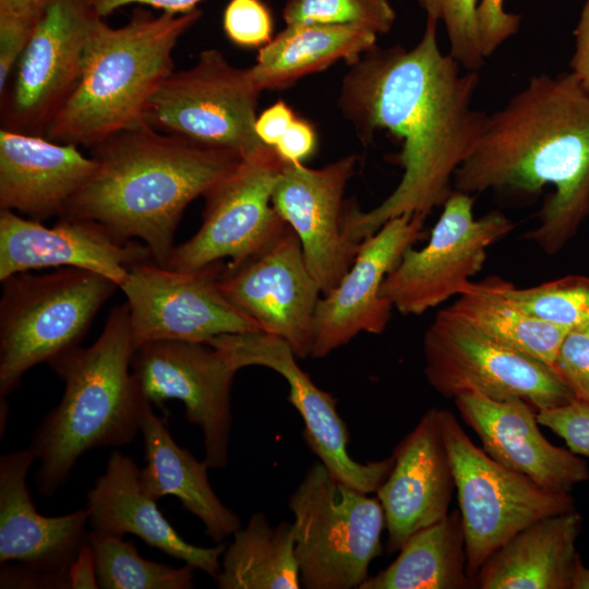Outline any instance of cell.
Segmentation results:
<instances>
[{
  "instance_id": "cell-1",
  "label": "cell",
  "mask_w": 589,
  "mask_h": 589,
  "mask_svg": "<svg viewBox=\"0 0 589 589\" xmlns=\"http://www.w3.org/2000/svg\"><path fill=\"white\" fill-rule=\"evenodd\" d=\"M426 19L410 48L376 45L350 62L338 106L366 145L386 130L401 142L399 183L381 204L361 211L346 205L344 230L360 244L402 214L426 218L454 191L453 178L478 143L485 115L473 108L479 72L464 69L437 40Z\"/></svg>"
},
{
  "instance_id": "cell-38",
  "label": "cell",
  "mask_w": 589,
  "mask_h": 589,
  "mask_svg": "<svg viewBox=\"0 0 589 589\" xmlns=\"http://www.w3.org/2000/svg\"><path fill=\"white\" fill-rule=\"evenodd\" d=\"M554 370L572 390L575 399L589 402V334L570 329L555 359Z\"/></svg>"
},
{
  "instance_id": "cell-39",
  "label": "cell",
  "mask_w": 589,
  "mask_h": 589,
  "mask_svg": "<svg viewBox=\"0 0 589 589\" xmlns=\"http://www.w3.org/2000/svg\"><path fill=\"white\" fill-rule=\"evenodd\" d=\"M503 5L504 0H480L478 4L479 45L484 59L518 31L520 15L506 12Z\"/></svg>"
},
{
  "instance_id": "cell-18",
  "label": "cell",
  "mask_w": 589,
  "mask_h": 589,
  "mask_svg": "<svg viewBox=\"0 0 589 589\" xmlns=\"http://www.w3.org/2000/svg\"><path fill=\"white\" fill-rule=\"evenodd\" d=\"M357 160L348 155L317 169L285 163L273 190L272 204L296 232L322 296L336 287L361 244L349 241L344 230V195Z\"/></svg>"
},
{
  "instance_id": "cell-4",
  "label": "cell",
  "mask_w": 589,
  "mask_h": 589,
  "mask_svg": "<svg viewBox=\"0 0 589 589\" xmlns=\"http://www.w3.org/2000/svg\"><path fill=\"white\" fill-rule=\"evenodd\" d=\"M129 306H115L93 345L75 347L49 365L64 383L60 402L40 421L28 448L39 460L37 492L52 496L88 450L130 444L151 404L131 369Z\"/></svg>"
},
{
  "instance_id": "cell-45",
  "label": "cell",
  "mask_w": 589,
  "mask_h": 589,
  "mask_svg": "<svg viewBox=\"0 0 589 589\" xmlns=\"http://www.w3.org/2000/svg\"><path fill=\"white\" fill-rule=\"evenodd\" d=\"M68 579L69 589L99 588L95 557L88 542L81 548L72 562Z\"/></svg>"
},
{
  "instance_id": "cell-6",
  "label": "cell",
  "mask_w": 589,
  "mask_h": 589,
  "mask_svg": "<svg viewBox=\"0 0 589 589\" xmlns=\"http://www.w3.org/2000/svg\"><path fill=\"white\" fill-rule=\"evenodd\" d=\"M1 283V398L33 366L79 347L98 310L119 288L103 275L73 267L19 273Z\"/></svg>"
},
{
  "instance_id": "cell-29",
  "label": "cell",
  "mask_w": 589,
  "mask_h": 589,
  "mask_svg": "<svg viewBox=\"0 0 589 589\" xmlns=\"http://www.w3.org/2000/svg\"><path fill=\"white\" fill-rule=\"evenodd\" d=\"M396 560L359 589L476 588L467 574L465 532L459 509L413 533Z\"/></svg>"
},
{
  "instance_id": "cell-33",
  "label": "cell",
  "mask_w": 589,
  "mask_h": 589,
  "mask_svg": "<svg viewBox=\"0 0 589 589\" xmlns=\"http://www.w3.org/2000/svg\"><path fill=\"white\" fill-rule=\"evenodd\" d=\"M491 280L502 296L539 318L569 330L589 326V276L569 275L528 288Z\"/></svg>"
},
{
  "instance_id": "cell-16",
  "label": "cell",
  "mask_w": 589,
  "mask_h": 589,
  "mask_svg": "<svg viewBox=\"0 0 589 589\" xmlns=\"http://www.w3.org/2000/svg\"><path fill=\"white\" fill-rule=\"evenodd\" d=\"M207 344L220 350L237 371L245 366H264L287 381L288 400L304 423L303 437L336 479L366 494L376 492L387 479L394 466L393 455L366 462L350 456L349 432L337 411V400L317 387L300 368L286 340L264 332H249L220 335Z\"/></svg>"
},
{
  "instance_id": "cell-2",
  "label": "cell",
  "mask_w": 589,
  "mask_h": 589,
  "mask_svg": "<svg viewBox=\"0 0 589 589\" xmlns=\"http://www.w3.org/2000/svg\"><path fill=\"white\" fill-rule=\"evenodd\" d=\"M546 184L538 225L526 237L560 252L589 217V94L572 73L539 74L501 109L485 115L453 188L533 195Z\"/></svg>"
},
{
  "instance_id": "cell-22",
  "label": "cell",
  "mask_w": 589,
  "mask_h": 589,
  "mask_svg": "<svg viewBox=\"0 0 589 589\" xmlns=\"http://www.w3.org/2000/svg\"><path fill=\"white\" fill-rule=\"evenodd\" d=\"M394 466L376 490L389 554L417 531L448 514L455 480L442 436L438 409H429L393 452Z\"/></svg>"
},
{
  "instance_id": "cell-24",
  "label": "cell",
  "mask_w": 589,
  "mask_h": 589,
  "mask_svg": "<svg viewBox=\"0 0 589 589\" xmlns=\"http://www.w3.org/2000/svg\"><path fill=\"white\" fill-rule=\"evenodd\" d=\"M74 144L0 130V209L43 221L61 216L96 170Z\"/></svg>"
},
{
  "instance_id": "cell-28",
  "label": "cell",
  "mask_w": 589,
  "mask_h": 589,
  "mask_svg": "<svg viewBox=\"0 0 589 589\" xmlns=\"http://www.w3.org/2000/svg\"><path fill=\"white\" fill-rule=\"evenodd\" d=\"M376 39L375 33L357 26H286L260 48L250 71L262 91L284 89L340 60L352 62L373 48Z\"/></svg>"
},
{
  "instance_id": "cell-10",
  "label": "cell",
  "mask_w": 589,
  "mask_h": 589,
  "mask_svg": "<svg viewBox=\"0 0 589 589\" xmlns=\"http://www.w3.org/2000/svg\"><path fill=\"white\" fill-rule=\"evenodd\" d=\"M262 92L250 68H236L211 48L194 65L173 70L164 80L143 121L159 132L245 157L266 146L254 129Z\"/></svg>"
},
{
  "instance_id": "cell-13",
  "label": "cell",
  "mask_w": 589,
  "mask_h": 589,
  "mask_svg": "<svg viewBox=\"0 0 589 589\" xmlns=\"http://www.w3.org/2000/svg\"><path fill=\"white\" fill-rule=\"evenodd\" d=\"M221 262L177 271L145 261L129 267L127 298L134 348L156 340L207 342L227 334L262 332L221 293Z\"/></svg>"
},
{
  "instance_id": "cell-3",
  "label": "cell",
  "mask_w": 589,
  "mask_h": 589,
  "mask_svg": "<svg viewBox=\"0 0 589 589\" xmlns=\"http://www.w3.org/2000/svg\"><path fill=\"white\" fill-rule=\"evenodd\" d=\"M97 167L60 217L104 225L123 242H144L167 266L185 207L231 172L242 156L143 123L92 147Z\"/></svg>"
},
{
  "instance_id": "cell-12",
  "label": "cell",
  "mask_w": 589,
  "mask_h": 589,
  "mask_svg": "<svg viewBox=\"0 0 589 589\" xmlns=\"http://www.w3.org/2000/svg\"><path fill=\"white\" fill-rule=\"evenodd\" d=\"M473 202L474 195L454 190L428 243L410 247L387 274L381 293L401 314L420 315L464 292L482 269L488 249L514 229L500 211L474 218Z\"/></svg>"
},
{
  "instance_id": "cell-14",
  "label": "cell",
  "mask_w": 589,
  "mask_h": 589,
  "mask_svg": "<svg viewBox=\"0 0 589 589\" xmlns=\"http://www.w3.org/2000/svg\"><path fill=\"white\" fill-rule=\"evenodd\" d=\"M100 17L87 0H51L1 95L3 129L45 135L80 80Z\"/></svg>"
},
{
  "instance_id": "cell-17",
  "label": "cell",
  "mask_w": 589,
  "mask_h": 589,
  "mask_svg": "<svg viewBox=\"0 0 589 589\" xmlns=\"http://www.w3.org/2000/svg\"><path fill=\"white\" fill-rule=\"evenodd\" d=\"M218 286L262 332L286 340L297 358L311 357L314 315L322 292L290 226L259 256L224 267Z\"/></svg>"
},
{
  "instance_id": "cell-11",
  "label": "cell",
  "mask_w": 589,
  "mask_h": 589,
  "mask_svg": "<svg viewBox=\"0 0 589 589\" xmlns=\"http://www.w3.org/2000/svg\"><path fill=\"white\" fill-rule=\"evenodd\" d=\"M284 165L267 145L243 157L204 194L201 227L175 247L166 267L194 271L226 257L238 266L268 250L287 227L272 204Z\"/></svg>"
},
{
  "instance_id": "cell-40",
  "label": "cell",
  "mask_w": 589,
  "mask_h": 589,
  "mask_svg": "<svg viewBox=\"0 0 589 589\" xmlns=\"http://www.w3.org/2000/svg\"><path fill=\"white\" fill-rule=\"evenodd\" d=\"M316 147V133L311 123L296 118L279 142L275 151L285 163L303 164Z\"/></svg>"
},
{
  "instance_id": "cell-42",
  "label": "cell",
  "mask_w": 589,
  "mask_h": 589,
  "mask_svg": "<svg viewBox=\"0 0 589 589\" xmlns=\"http://www.w3.org/2000/svg\"><path fill=\"white\" fill-rule=\"evenodd\" d=\"M294 119L292 109L285 101L279 100L257 115L254 124L255 133L262 143L275 147Z\"/></svg>"
},
{
  "instance_id": "cell-44",
  "label": "cell",
  "mask_w": 589,
  "mask_h": 589,
  "mask_svg": "<svg viewBox=\"0 0 589 589\" xmlns=\"http://www.w3.org/2000/svg\"><path fill=\"white\" fill-rule=\"evenodd\" d=\"M94 10L105 17L129 4H143L171 14H182L196 9L202 0H87Z\"/></svg>"
},
{
  "instance_id": "cell-35",
  "label": "cell",
  "mask_w": 589,
  "mask_h": 589,
  "mask_svg": "<svg viewBox=\"0 0 589 589\" xmlns=\"http://www.w3.org/2000/svg\"><path fill=\"white\" fill-rule=\"evenodd\" d=\"M426 19L443 22L449 55L466 70L479 71L484 63L477 23L480 0H417Z\"/></svg>"
},
{
  "instance_id": "cell-43",
  "label": "cell",
  "mask_w": 589,
  "mask_h": 589,
  "mask_svg": "<svg viewBox=\"0 0 589 589\" xmlns=\"http://www.w3.org/2000/svg\"><path fill=\"white\" fill-rule=\"evenodd\" d=\"M575 49L572 56L570 72L589 94V0H586L574 31Z\"/></svg>"
},
{
  "instance_id": "cell-37",
  "label": "cell",
  "mask_w": 589,
  "mask_h": 589,
  "mask_svg": "<svg viewBox=\"0 0 589 589\" xmlns=\"http://www.w3.org/2000/svg\"><path fill=\"white\" fill-rule=\"evenodd\" d=\"M537 420L563 438L574 454L589 457V402L574 399L537 411Z\"/></svg>"
},
{
  "instance_id": "cell-36",
  "label": "cell",
  "mask_w": 589,
  "mask_h": 589,
  "mask_svg": "<svg viewBox=\"0 0 589 589\" xmlns=\"http://www.w3.org/2000/svg\"><path fill=\"white\" fill-rule=\"evenodd\" d=\"M223 27L237 46L261 48L272 40L273 17L262 0H230L224 11Z\"/></svg>"
},
{
  "instance_id": "cell-34",
  "label": "cell",
  "mask_w": 589,
  "mask_h": 589,
  "mask_svg": "<svg viewBox=\"0 0 589 589\" xmlns=\"http://www.w3.org/2000/svg\"><path fill=\"white\" fill-rule=\"evenodd\" d=\"M281 15L286 26L347 25L377 36L388 33L396 21L389 0H287Z\"/></svg>"
},
{
  "instance_id": "cell-20",
  "label": "cell",
  "mask_w": 589,
  "mask_h": 589,
  "mask_svg": "<svg viewBox=\"0 0 589 589\" xmlns=\"http://www.w3.org/2000/svg\"><path fill=\"white\" fill-rule=\"evenodd\" d=\"M153 261L142 243L123 242L104 225L59 217L52 227L0 209V280L31 269L73 267L103 275L121 285L129 267Z\"/></svg>"
},
{
  "instance_id": "cell-8",
  "label": "cell",
  "mask_w": 589,
  "mask_h": 589,
  "mask_svg": "<svg viewBox=\"0 0 589 589\" xmlns=\"http://www.w3.org/2000/svg\"><path fill=\"white\" fill-rule=\"evenodd\" d=\"M465 532L467 574L473 579L498 548L527 526L575 509L570 493L542 488L479 448L448 409H438Z\"/></svg>"
},
{
  "instance_id": "cell-47",
  "label": "cell",
  "mask_w": 589,
  "mask_h": 589,
  "mask_svg": "<svg viewBox=\"0 0 589 589\" xmlns=\"http://www.w3.org/2000/svg\"><path fill=\"white\" fill-rule=\"evenodd\" d=\"M584 330H586V332L589 334V326H588L586 329H584Z\"/></svg>"
},
{
  "instance_id": "cell-7",
  "label": "cell",
  "mask_w": 589,
  "mask_h": 589,
  "mask_svg": "<svg viewBox=\"0 0 589 589\" xmlns=\"http://www.w3.org/2000/svg\"><path fill=\"white\" fill-rule=\"evenodd\" d=\"M294 552L301 587L360 588L382 554L385 515L380 500L313 464L290 495Z\"/></svg>"
},
{
  "instance_id": "cell-5",
  "label": "cell",
  "mask_w": 589,
  "mask_h": 589,
  "mask_svg": "<svg viewBox=\"0 0 589 589\" xmlns=\"http://www.w3.org/2000/svg\"><path fill=\"white\" fill-rule=\"evenodd\" d=\"M202 13L196 8L182 14L153 15L139 8L120 27L100 17L80 80L46 130V137L92 148L143 124L151 98L173 71L176 45Z\"/></svg>"
},
{
  "instance_id": "cell-26",
  "label": "cell",
  "mask_w": 589,
  "mask_h": 589,
  "mask_svg": "<svg viewBox=\"0 0 589 589\" xmlns=\"http://www.w3.org/2000/svg\"><path fill=\"white\" fill-rule=\"evenodd\" d=\"M582 521L575 508L527 526L490 555L474 577V587L572 589Z\"/></svg>"
},
{
  "instance_id": "cell-23",
  "label": "cell",
  "mask_w": 589,
  "mask_h": 589,
  "mask_svg": "<svg viewBox=\"0 0 589 589\" xmlns=\"http://www.w3.org/2000/svg\"><path fill=\"white\" fill-rule=\"evenodd\" d=\"M462 421L479 436L482 449L498 464L544 489L570 493L589 480L587 462L540 432L537 410L520 398L495 400L480 394L454 398Z\"/></svg>"
},
{
  "instance_id": "cell-30",
  "label": "cell",
  "mask_w": 589,
  "mask_h": 589,
  "mask_svg": "<svg viewBox=\"0 0 589 589\" xmlns=\"http://www.w3.org/2000/svg\"><path fill=\"white\" fill-rule=\"evenodd\" d=\"M226 546L220 572L215 578L220 589H298L301 587L294 552L292 522L273 527L263 513L253 514L245 527Z\"/></svg>"
},
{
  "instance_id": "cell-46",
  "label": "cell",
  "mask_w": 589,
  "mask_h": 589,
  "mask_svg": "<svg viewBox=\"0 0 589 589\" xmlns=\"http://www.w3.org/2000/svg\"><path fill=\"white\" fill-rule=\"evenodd\" d=\"M572 589H589V567L584 565L581 557L575 566Z\"/></svg>"
},
{
  "instance_id": "cell-9",
  "label": "cell",
  "mask_w": 589,
  "mask_h": 589,
  "mask_svg": "<svg viewBox=\"0 0 589 589\" xmlns=\"http://www.w3.org/2000/svg\"><path fill=\"white\" fill-rule=\"evenodd\" d=\"M423 354L426 382L446 398L468 393L520 398L537 411L575 399L553 368L492 339L447 308L425 329Z\"/></svg>"
},
{
  "instance_id": "cell-15",
  "label": "cell",
  "mask_w": 589,
  "mask_h": 589,
  "mask_svg": "<svg viewBox=\"0 0 589 589\" xmlns=\"http://www.w3.org/2000/svg\"><path fill=\"white\" fill-rule=\"evenodd\" d=\"M131 369L152 405L169 399L183 402L187 420L202 431L205 460L211 468L225 467L237 370L223 352L207 342L149 341L134 350Z\"/></svg>"
},
{
  "instance_id": "cell-25",
  "label": "cell",
  "mask_w": 589,
  "mask_h": 589,
  "mask_svg": "<svg viewBox=\"0 0 589 589\" xmlns=\"http://www.w3.org/2000/svg\"><path fill=\"white\" fill-rule=\"evenodd\" d=\"M92 530L123 537L134 534L148 545L200 569L214 579L220 572L226 544L194 545L177 532L140 485V468L121 452L109 456L104 473L87 492Z\"/></svg>"
},
{
  "instance_id": "cell-19",
  "label": "cell",
  "mask_w": 589,
  "mask_h": 589,
  "mask_svg": "<svg viewBox=\"0 0 589 589\" xmlns=\"http://www.w3.org/2000/svg\"><path fill=\"white\" fill-rule=\"evenodd\" d=\"M425 219L399 215L361 242L349 269L317 302L311 358L326 357L360 333L384 332L394 308L382 296V285L404 253L422 238Z\"/></svg>"
},
{
  "instance_id": "cell-27",
  "label": "cell",
  "mask_w": 589,
  "mask_h": 589,
  "mask_svg": "<svg viewBox=\"0 0 589 589\" xmlns=\"http://www.w3.org/2000/svg\"><path fill=\"white\" fill-rule=\"evenodd\" d=\"M141 434L145 458V467L140 469L142 491L154 501L168 495L177 497L183 508L201 520L204 533L217 543L232 536L241 520L212 488L208 462L176 443L152 404L145 411Z\"/></svg>"
},
{
  "instance_id": "cell-32",
  "label": "cell",
  "mask_w": 589,
  "mask_h": 589,
  "mask_svg": "<svg viewBox=\"0 0 589 589\" xmlns=\"http://www.w3.org/2000/svg\"><path fill=\"white\" fill-rule=\"evenodd\" d=\"M87 542L93 551L99 588L103 589H190L194 567H173L142 557L123 537L91 530Z\"/></svg>"
},
{
  "instance_id": "cell-41",
  "label": "cell",
  "mask_w": 589,
  "mask_h": 589,
  "mask_svg": "<svg viewBox=\"0 0 589 589\" xmlns=\"http://www.w3.org/2000/svg\"><path fill=\"white\" fill-rule=\"evenodd\" d=\"M51 0H0V29L33 34Z\"/></svg>"
},
{
  "instance_id": "cell-21",
  "label": "cell",
  "mask_w": 589,
  "mask_h": 589,
  "mask_svg": "<svg viewBox=\"0 0 589 589\" xmlns=\"http://www.w3.org/2000/svg\"><path fill=\"white\" fill-rule=\"evenodd\" d=\"M35 460L28 447L0 457V563L15 562L48 588L69 589V568L87 542L88 512L39 514L26 483Z\"/></svg>"
},
{
  "instance_id": "cell-31",
  "label": "cell",
  "mask_w": 589,
  "mask_h": 589,
  "mask_svg": "<svg viewBox=\"0 0 589 589\" xmlns=\"http://www.w3.org/2000/svg\"><path fill=\"white\" fill-rule=\"evenodd\" d=\"M447 309L492 339L553 369L560 347L569 332L506 299L495 289L491 278L470 281Z\"/></svg>"
}]
</instances>
